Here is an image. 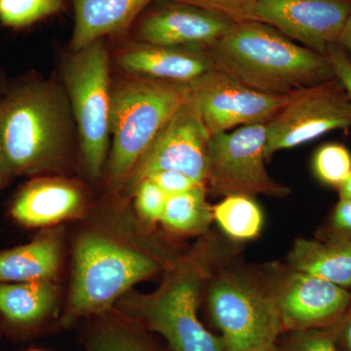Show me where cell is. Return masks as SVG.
Returning <instances> with one entry per match:
<instances>
[{
    "mask_svg": "<svg viewBox=\"0 0 351 351\" xmlns=\"http://www.w3.org/2000/svg\"><path fill=\"white\" fill-rule=\"evenodd\" d=\"M86 205L82 189L68 180L38 178L23 186L11 204L10 214L27 228H43L75 219Z\"/></svg>",
    "mask_w": 351,
    "mask_h": 351,
    "instance_id": "obj_16",
    "label": "cell"
},
{
    "mask_svg": "<svg viewBox=\"0 0 351 351\" xmlns=\"http://www.w3.org/2000/svg\"><path fill=\"white\" fill-rule=\"evenodd\" d=\"M62 261L61 232H45L29 243L0 251V283L54 280Z\"/></svg>",
    "mask_w": 351,
    "mask_h": 351,
    "instance_id": "obj_17",
    "label": "cell"
},
{
    "mask_svg": "<svg viewBox=\"0 0 351 351\" xmlns=\"http://www.w3.org/2000/svg\"><path fill=\"white\" fill-rule=\"evenodd\" d=\"M145 179L156 182L168 196L184 193L198 184L189 176L178 171H157Z\"/></svg>",
    "mask_w": 351,
    "mask_h": 351,
    "instance_id": "obj_29",
    "label": "cell"
},
{
    "mask_svg": "<svg viewBox=\"0 0 351 351\" xmlns=\"http://www.w3.org/2000/svg\"><path fill=\"white\" fill-rule=\"evenodd\" d=\"M10 180L11 178L9 177L8 172H7L3 156H2L1 149H0V189L3 188Z\"/></svg>",
    "mask_w": 351,
    "mask_h": 351,
    "instance_id": "obj_34",
    "label": "cell"
},
{
    "mask_svg": "<svg viewBox=\"0 0 351 351\" xmlns=\"http://www.w3.org/2000/svg\"><path fill=\"white\" fill-rule=\"evenodd\" d=\"M284 351H339L332 329L299 331L289 341Z\"/></svg>",
    "mask_w": 351,
    "mask_h": 351,
    "instance_id": "obj_28",
    "label": "cell"
},
{
    "mask_svg": "<svg viewBox=\"0 0 351 351\" xmlns=\"http://www.w3.org/2000/svg\"><path fill=\"white\" fill-rule=\"evenodd\" d=\"M63 0H0V24L19 29L60 12Z\"/></svg>",
    "mask_w": 351,
    "mask_h": 351,
    "instance_id": "obj_23",
    "label": "cell"
},
{
    "mask_svg": "<svg viewBox=\"0 0 351 351\" xmlns=\"http://www.w3.org/2000/svg\"><path fill=\"white\" fill-rule=\"evenodd\" d=\"M325 56L332 64L336 77L341 80L351 95V62L345 51L338 43H334L328 47Z\"/></svg>",
    "mask_w": 351,
    "mask_h": 351,
    "instance_id": "obj_30",
    "label": "cell"
},
{
    "mask_svg": "<svg viewBox=\"0 0 351 351\" xmlns=\"http://www.w3.org/2000/svg\"><path fill=\"white\" fill-rule=\"evenodd\" d=\"M57 302L54 280L0 283V319L14 329L38 326L54 313Z\"/></svg>",
    "mask_w": 351,
    "mask_h": 351,
    "instance_id": "obj_20",
    "label": "cell"
},
{
    "mask_svg": "<svg viewBox=\"0 0 351 351\" xmlns=\"http://www.w3.org/2000/svg\"><path fill=\"white\" fill-rule=\"evenodd\" d=\"M313 168L318 180L339 189L351 174V154L343 145H321L314 154Z\"/></svg>",
    "mask_w": 351,
    "mask_h": 351,
    "instance_id": "obj_24",
    "label": "cell"
},
{
    "mask_svg": "<svg viewBox=\"0 0 351 351\" xmlns=\"http://www.w3.org/2000/svg\"><path fill=\"white\" fill-rule=\"evenodd\" d=\"M338 44L345 51L351 62V14L339 36Z\"/></svg>",
    "mask_w": 351,
    "mask_h": 351,
    "instance_id": "obj_33",
    "label": "cell"
},
{
    "mask_svg": "<svg viewBox=\"0 0 351 351\" xmlns=\"http://www.w3.org/2000/svg\"><path fill=\"white\" fill-rule=\"evenodd\" d=\"M29 351H40V350H29Z\"/></svg>",
    "mask_w": 351,
    "mask_h": 351,
    "instance_id": "obj_38",
    "label": "cell"
},
{
    "mask_svg": "<svg viewBox=\"0 0 351 351\" xmlns=\"http://www.w3.org/2000/svg\"><path fill=\"white\" fill-rule=\"evenodd\" d=\"M339 191L341 198L351 200V174L350 177L339 186Z\"/></svg>",
    "mask_w": 351,
    "mask_h": 351,
    "instance_id": "obj_35",
    "label": "cell"
},
{
    "mask_svg": "<svg viewBox=\"0 0 351 351\" xmlns=\"http://www.w3.org/2000/svg\"><path fill=\"white\" fill-rule=\"evenodd\" d=\"M154 0H73L75 27L71 36L73 52L117 34L131 25Z\"/></svg>",
    "mask_w": 351,
    "mask_h": 351,
    "instance_id": "obj_18",
    "label": "cell"
},
{
    "mask_svg": "<svg viewBox=\"0 0 351 351\" xmlns=\"http://www.w3.org/2000/svg\"><path fill=\"white\" fill-rule=\"evenodd\" d=\"M206 9L237 23L256 21L258 0H179Z\"/></svg>",
    "mask_w": 351,
    "mask_h": 351,
    "instance_id": "obj_27",
    "label": "cell"
},
{
    "mask_svg": "<svg viewBox=\"0 0 351 351\" xmlns=\"http://www.w3.org/2000/svg\"><path fill=\"white\" fill-rule=\"evenodd\" d=\"M215 248L198 244L166 265L163 280L149 294L129 291L117 302L120 311L158 332L173 351H225L221 338L203 326L197 315L201 289L211 274Z\"/></svg>",
    "mask_w": 351,
    "mask_h": 351,
    "instance_id": "obj_3",
    "label": "cell"
},
{
    "mask_svg": "<svg viewBox=\"0 0 351 351\" xmlns=\"http://www.w3.org/2000/svg\"><path fill=\"white\" fill-rule=\"evenodd\" d=\"M210 138L189 88L186 100L157 134L123 186L133 191L152 173L167 170L184 173L205 186Z\"/></svg>",
    "mask_w": 351,
    "mask_h": 351,
    "instance_id": "obj_10",
    "label": "cell"
},
{
    "mask_svg": "<svg viewBox=\"0 0 351 351\" xmlns=\"http://www.w3.org/2000/svg\"><path fill=\"white\" fill-rule=\"evenodd\" d=\"M205 186L197 184L179 195L168 196L161 223L172 232L193 234L206 232L213 219Z\"/></svg>",
    "mask_w": 351,
    "mask_h": 351,
    "instance_id": "obj_21",
    "label": "cell"
},
{
    "mask_svg": "<svg viewBox=\"0 0 351 351\" xmlns=\"http://www.w3.org/2000/svg\"><path fill=\"white\" fill-rule=\"evenodd\" d=\"M162 265L154 254L117 235L85 230L73 248V279L62 324L69 326L80 318L107 313L134 285Z\"/></svg>",
    "mask_w": 351,
    "mask_h": 351,
    "instance_id": "obj_4",
    "label": "cell"
},
{
    "mask_svg": "<svg viewBox=\"0 0 351 351\" xmlns=\"http://www.w3.org/2000/svg\"><path fill=\"white\" fill-rule=\"evenodd\" d=\"M212 210L213 219L230 239L239 241L254 239L262 230V209L250 196H226Z\"/></svg>",
    "mask_w": 351,
    "mask_h": 351,
    "instance_id": "obj_22",
    "label": "cell"
},
{
    "mask_svg": "<svg viewBox=\"0 0 351 351\" xmlns=\"http://www.w3.org/2000/svg\"><path fill=\"white\" fill-rule=\"evenodd\" d=\"M63 80L83 166L92 180H98L110 152L112 114L110 64L103 41L73 52L63 64Z\"/></svg>",
    "mask_w": 351,
    "mask_h": 351,
    "instance_id": "obj_6",
    "label": "cell"
},
{
    "mask_svg": "<svg viewBox=\"0 0 351 351\" xmlns=\"http://www.w3.org/2000/svg\"><path fill=\"white\" fill-rule=\"evenodd\" d=\"M117 64L135 77L191 84L215 68L206 48L138 43L119 53Z\"/></svg>",
    "mask_w": 351,
    "mask_h": 351,
    "instance_id": "obj_15",
    "label": "cell"
},
{
    "mask_svg": "<svg viewBox=\"0 0 351 351\" xmlns=\"http://www.w3.org/2000/svg\"><path fill=\"white\" fill-rule=\"evenodd\" d=\"M272 293L283 326L297 331L331 329L351 304L348 289L292 269Z\"/></svg>",
    "mask_w": 351,
    "mask_h": 351,
    "instance_id": "obj_13",
    "label": "cell"
},
{
    "mask_svg": "<svg viewBox=\"0 0 351 351\" xmlns=\"http://www.w3.org/2000/svg\"><path fill=\"white\" fill-rule=\"evenodd\" d=\"M332 237L351 239V200L339 199L332 214Z\"/></svg>",
    "mask_w": 351,
    "mask_h": 351,
    "instance_id": "obj_31",
    "label": "cell"
},
{
    "mask_svg": "<svg viewBox=\"0 0 351 351\" xmlns=\"http://www.w3.org/2000/svg\"><path fill=\"white\" fill-rule=\"evenodd\" d=\"M237 25L225 16L180 2L147 16L137 34L140 43L208 49Z\"/></svg>",
    "mask_w": 351,
    "mask_h": 351,
    "instance_id": "obj_14",
    "label": "cell"
},
{
    "mask_svg": "<svg viewBox=\"0 0 351 351\" xmlns=\"http://www.w3.org/2000/svg\"><path fill=\"white\" fill-rule=\"evenodd\" d=\"M350 14L351 0H258L256 21L325 56Z\"/></svg>",
    "mask_w": 351,
    "mask_h": 351,
    "instance_id": "obj_12",
    "label": "cell"
},
{
    "mask_svg": "<svg viewBox=\"0 0 351 351\" xmlns=\"http://www.w3.org/2000/svg\"><path fill=\"white\" fill-rule=\"evenodd\" d=\"M208 306L221 330L225 351L272 348L284 328L272 291L234 274L215 277L208 291Z\"/></svg>",
    "mask_w": 351,
    "mask_h": 351,
    "instance_id": "obj_7",
    "label": "cell"
},
{
    "mask_svg": "<svg viewBox=\"0 0 351 351\" xmlns=\"http://www.w3.org/2000/svg\"><path fill=\"white\" fill-rule=\"evenodd\" d=\"M7 86H8V85H7L5 75L0 71V98H1L2 95L5 92Z\"/></svg>",
    "mask_w": 351,
    "mask_h": 351,
    "instance_id": "obj_36",
    "label": "cell"
},
{
    "mask_svg": "<svg viewBox=\"0 0 351 351\" xmlns=\"http://www.w3.org/2000/svg\"><path fill=\"white\" fill-rule=\"evenodd\" d=\"M254 351H277V350H276V348H274V346H272V348H262V350H254Z\"/></svg>",
    "mask_w": 351,
    "mask_h": 351,
    "instance_id": "obj_37",
    "label": "cell"
},
{
    "mask_svg": "<svg viewBox=\"0 0 351 351\" xmlns=\"http://www.w3.org/2000/svg\"><path fill=\"white\" fill-rule=\"evenodd\" d=\"M135 205L141 218L147 223L160 221L168 195L149 179H144L133 191Z\"/></svg>",
    "mask_w": 351,
    "mask_h": 351,
    "instance_id": "obj_26",
    "label": "cell"
},
{
    "mask_svg": "<svg viewBox=\"0 0 351 351\" xmlns=\"http://www.w3.org/2000/svg\"><path fill=\"white\" fill-rule=\"evenodd\" d=\"M351 127V95L338 77L291 94L265 123V158Z\"/></svg>",
    "mask_w": 351,
    "mask_h": 351,
    "instance_id": "obj_9",
    "label": "cell"
},
{
    "mask_svg": "<svg viewBox=\"0 0 351 351\" xmlns=\"http://www.w3.org/2000/svg\"><path fill=\"white\" fill-rule=\"evenodd\" d=\"M87 351H152L128 327L105 322L92 335Z\"/></svg>",
    "mask_w": 351,
    "mask_h": 351,
    "instance_id": "obj_25",
    "label": "cell"
},
{
    "mask_svg": "<svg viewBox=\"0 0 351 351\" xmlns=\"http://www.w3.org/2000/svg\"><path fill=\"white\" fill-rule=\"evenodd\" d=\"M332 329L339 351H351V304L341 320Z\"/></svg>",
    "mask_w": 351,
    "mask_h": 351,
    "instance_id": "obj_32",
    "label": "cell"
},
{
    "mask_svg": "<svg viewBox=\"0 0 351 351\" xmlns=\"http://www.w3.org/2000/svg\"><path fill=\"white\" fill-rule=\"evenodd\" d=\"M265 123L251 124L210 138L205 186L216 195H290L287 186L276 182L265 168Z\"/></svg>",
    "mask_w": 351,
    "mask_h": 351,
    "instance_id": "obj_8",
    "label": "cell"
},
{
    "mask_svg": "<svg viewBox=\"0 0 351 351\" xmlns=\"http://www.w3.org/2000/svg\"><path fill=\"white\" fill-rule=\"evenodd\" d=\"M208 51L215 68L263 93L293 94L336 77L326 56L258 21L237 23Z\"/></svg>",
    "mask_w": 351,
    "mask_h": 351,
    "instance_id": "obj_2",
    "label": "cell"
},
{
    "mask_svg": "<svg viewBox=\"0 0 351 351\" xmlns=\"http://www.w3.org/2000/svg\"><path fill=\"white\" fill-rule=\"evenodd\" d=\"M189 94V84L142 77L112 88L110 151L106 164L110 186L125 184L138 159Z\"/></svg>",
    "mask_w": 351,
    "mask_h": 351,
    "instance_id": "obj_5",
    "label": "cell"
},
{
    "mask_svg": "<svg viewBox=\"0 0 351 351\" xmlns=\"http://www.w3.org/2000/svg\"><path fill=\"white\" fill-rule=\"evenodd\" d=\"M189 88L211 136L251 124L267 123L291 97L258 91L216 68L191 83Z\"/></svg>",
    "mask_w": 351,
    "mask_h": 351,
    "instance_id": "obj_11",
    "label": "cell"
},
{
    "mask_svg": "<svg viewBox=\"0 0 351 351\" xmlns=\"http://www.w3.org/2000/svg\"><path fill=\"white\" fill-rule=\"evenodd\" d=\"M291 269L351 288V239H298L289 254Z\"/></svg>",
    "mask_w": 351,
    "mask_h": 351,
    "instance_id": "obj_19",
    "label": "cell"
},
{
    "mask_svg": "<svg viewBox=\"0 0 351 351\" xmlns=\"http://www.w3.org/2000/svg\"><path fill=\"white\" fill-rule=\"evenodd\" d=\"M75 128L64 88L36 78L7 86L0 98V149L9 177L63 168Z\"/></svg>",
    "mask_w": 351,
    "mask_h": 351,
    "instance_id": "obj_1",
    "label": "cell"
}]
</instances>
